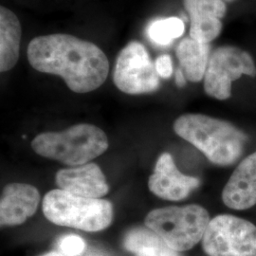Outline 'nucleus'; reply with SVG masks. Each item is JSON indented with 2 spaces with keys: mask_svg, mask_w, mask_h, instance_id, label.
<instances>
[{
  "mask_svg": "<svg viewBox=\"0 0 256 256\" xmlns=\"http://www.w3.org/2000/svg\"><path fill=\"white\" fill-rule=\"evenodd\" d=\"M27 54L36 70L62 77L76 93L99 88L110 72L108 59L99 46L70 34L36 37L28 46Z\"/></svg>",
  "mask_w": 256,
  "mask_h": 256,
  "instance_id": "1",
  "label": "nucleus"
},
{
  "mask_svg": "<svg viewBox=\"0 0 256 256\" xmlns=\"http://www.w3.org/2000/svg\"><path fill=\"white\" fill-rule=\"evenodd\" d=\"M176 135L192 144L212 164H234L243 155L247 135L227 120L203 114H184L174 120Z\"/></svg>",
  "mask_w": 256,
  "mask_h": 256,
  "instance_id": "2",
  "label": "nucleus"
},
{
  "mask_svg": "<svg viewBox=\"0 0 256 256\" xmlns=\"http://www.w3.org/2000/svg\"><path fill=\"white\" fill-rule=\"evenodd\" d=\"M32 148L38 155L66 165H84L108 150V138L101 128L81 124L62 132L39 134Z\"/></svg>",
  "mask_w": 256,
  "mask_h": 256,
  "instance_id": "3",
  "label": "nucleus"
},
{
  "mask_svg": "<svg viewBox=\"0 0 256 256\" xmlns=\"http://www.w3.org/2000/svg\"><path fill=\"white\" fill-rule=\"evenodd\" d=\"M43 212L54 224L92 232L106 229L113 220L110 202L78 196L61 189L52 190L44 196Z\"/></svg>",
  "mask_w": 256,
  "mask_h": 256,
  "instance_id": "4",
  "label": "nucleus"
},
{
  "mask_svg": "<svg viewBox=\"0 0 256 256\" xmlns=\"http://www.w3.org/2000/svg\"><path fill=\"white\" fill-rule=\"evenodd\" d=\"M210 221L208 210L200 205L190 204L151 210L144 223L169 247L182 252L202 241Z\"/></svg>",
  "mask_w": 256,
  "mask_h": 256,
  "instance_id": "5",
  "label": "nucleus"
},
{
  "mask_svg": "<svg viewBox=\"0 0 256 256\" xmlns=\"http://www.w3.org/2000/svg\"><path fill=\"white\" fill-rule=\"evenodd\" d=\"M208 256H256V226L230 214L212 220L202 238Z\"/></svg>",
  "mask_w": 256,
  "mask_h": 256,
  "instance_id": "6",
  "label": "nucleus"
},
{
  "mask_svg": "<svg viewBox=\"0 0 256 256\" xmlns=\"http://www.w3.org/2000/svg\"><path fill=\"white\" fill-rule=\"evenodd\" d=\"M244 74L256 76L252 56L239 48L220 46L210 54L204 76V90L214 99L227 100L232 95V84Z\"/></svg>",
  "mask_w": 256,
  "mask_h": 256,
  "instance_id": "7",
  "label": "nucleus"
},
{
  "mask_svg": "<svg viewBox=\"0 0 256 256\" xmlns=\"http://www.w3.org/2000/svg\"><path fill=\"white\" fill-rule=\"evenodd\" d=\"M113 81L120 92L130 95L158 90L160 76L144 45L133 41L120 52L113 72Z\"/></svg>",
  "mask_w": 256,
  "mask_h": 256,
  "instance_id": "8",
  "label": "nucleus"
},
{
  "mask_svg": "<svg viewBox=\"0 0 256 256\" xmlns=\"http://www.w3.org/2000/svg\"><path fill=\"white\" fill-rule=\"evenodd\" d=\"M200 184L198 178L182 174L176 166L173 156L164 153L156 160L154 173L148 180L149 190L155 196L170 202L185 200Z\"/></svg>",
  "mask_w": 256,
  "mask_h": 256,
  "instance_id": "9",
  "label": "nucleus"
},
{
  "mask_svg": "<svg viewBox=\"0 0 256 256\" xmlns=\"http://www.w3.org/2000/svg\"><path fill=\"white\" fill-rule=\"evenodd\" d=\"M36 188L27 183H10L2 191L0 202L1 226H18L36 212L40 203Z\"/></svg>",
  "mask_w": 256,
  "mask_h": 256,
  "instance_id": "10",
  "label": "nucleus"
},
{
  "mask_svg": "<svg viewBox=\"0 0 256 256\" xmlns=\"http://www.w3.org/2000/svg\"><path fill=\"white\" fill-rule=\"evenodd\" d=\"M190 18V37L209 44L218 36L227 7L222 0H183Z\"/></svg>",
  "mask_w": 256,
  "mask_h": 256,
  "instance_id": "11",
  "label": "nucleus"
},
{
  "mask_svg": "<svg viewBox=\"0 0 256 256\" xmlns=\"http://www.w3.org/2000/svg\"><path fill=\"white\" fill-rule=\"evenodd\" d=\"M222 200L232 210H248L256 206V152L236 168L222 191Z\"/></svg>",
  "mask_w": 256,
  "mask_h": 256,
  "instance_id": "12",
  "label": "nucleus"
},
{
  "mask_svg": "<svg viewBox=\"0 0 256 256\" xmlns=\"http://www.w3.org/2000/svg\"><path fill=\"white\" fill-rule=\"evenodd\" d=\"M55 180L61 190L86 198H101L110 191L104 174L95 164L62 169Z\"/></svg>",
  "mask_w": 256,
  "mask_h": 256,
  "instance_id": "13",
  "label": "nucleus"
},
{
  "mask_svg": "<svg viewBox=\"0 0 256 256\" xmlns=\"http://www.w3.org/2000/svg\"><path fill=\"white\" fill-rule=\"evenodd\" d=\"M21 25L14 12L0 8V72L12 70L18 61Z\"/></svg>",
  "mask_w": 256,
  "mask_h": 256,
  "instance_id": "14",
  "label": "nucleus"
},
{
  "mask_svg": "<svg viewBox=\"0 0 256 256\" xmlns=\"http://www.w3.org/2000/svg\"><path fill=\"white\" fill-rule=\"evenodd\" d=\"M209 44L198 42L192 37L183 38L176 46V57L185 77L190 82H200L205 76L210 59Z\"/></svg>",
  "mask_w": 256,
  "mask_h": 256,
  "instance_id": "15",
  "label": "nucleus"
},
{
  "mask_svg": "<svg viewBox=\"0 0 256 256\" xmlns=\"http://www.w3.org/2000/svg\"><path fill=\"white\" fill-rule=\"evenodd\" d=\"M124 247L135 256H182L147 227L129 230L124 239Z\"/></svg>",
  "mask_w": 256,
  "mask_h": 256,
  "instance_id": "16",
  "label": "nucleus"
},
{
  "mask_svg": "<svg viewBox=\"0 0 256 256\" xmlns=\"http://www.w3.org/2000/svg\"><path fill=\"white\" fill-rule=\"evenodd\" d=\"M184 23L178 18L155 20L149 24L147 34L149 38L158 45L165 46L182 36L184 32Z\"/></svg>",
  "mask_w": 256,
  "mask_h": 256,
  "instance_id": "17",
  "label": "nucleus"
},
{
  "mask_svg": "<svg viewBox=\"0 0 256 256\" xmlns=\"http://www.w3.org/2000/svg\"><path fill=\"white\" fill-rule=\"evenodd\" d=\"M57 247L64 256H80L84 252L86 243L79 236L68 234L58 240Z\"/></svg>",
  "mask_w": 256,
  "mask_h": 256,
  "instance_id": "18",
  "label": "nucleus"
},
{
  "mask_svg": "<svg viewBox=\"0 0 256 256\" xmlns=\"http://www.w3.org/2000/svg\"><path fill=\"white\" fill-rule=\"evenodd\" d=\"M156 70L160 77L168 79L173 74V62L169 54L160 55L155 62Z\"/></svg>",
  "mask_w": 256,
  "mask_h": 256,
  "instance_id": "19",
  "label": "nucleus"
},
{
  "mask_svg": "<svg viewBox=\"0 0 256 256\" xmlns=\"http://www.w3.org/2000/svg\"><path fill=\"white\" fill-rule=\"evenodd\" d=\"M176 84L178 88H183L186 84V77L182 68H178L176 72Z\"/></svg>",
  "mask_w": 256,
  "mask_h": 256,
  "instance_id": "20",
  "label": "nucleus"
},
{
  "mask_svg": "<svg viewBox=\"0 0 256 256\" xmlns=\"http://www.w3.org/2000/svg\"><path fill=\"white\" fill-rule=\"evenodd\" d=\"M66 256L63 254H61V252H48V254H44V256Z\"/></svg>",
  "mask_w": 256,
  "mask_h": 256,
  "instance_id": "21",
  "label": "nucleus"
},
{
  "mask_svg": "<svg viewBox=\"0 0 256 256\" xmlns=\"http://www.w3.org/2000/svg\"><path fill=\"white\" fill-rule=\"evenodd\" d=\"M102 256L101 254H90V256Z\"/></svg>",
  "mask_w": 256,
  "mask_h": 256,
  "instance_id": "22",
  "label": "nucleus"
},
{
  "mask_svg": "<svg viewBox=\"0 0 256 256\" xmlns=\"http://www.w3.org/2000/svg\"><path fill=\"white\" fill-rule=\"evenodd\" d=\"M223 1V0H222ZM225 1H234V0H225Z\"/></svg>",
  "mask_w": 256,
  "mask_h": 256,
  "instance_id": "23",
  "label": "nucleus"
}]
</instances>
